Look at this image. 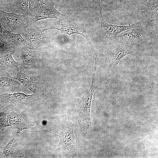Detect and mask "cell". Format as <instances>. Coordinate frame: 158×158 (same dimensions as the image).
<instances>
[{
  "label": "cell",
  "instance_id": "1",
  "mask_svg": "<svg viewBox=\"0 0 158 158\" xmlns=\"http://www.w3.org/2000/svg\"><path fill=\"white\" fill-rule=\"evenodd\" d=\"M32 25L35 28L42 32L49 30L55 29L68 35L69 37L74 34L80 35L85 38L87 43L91 47L94 52L95 51L87 31L84 27L63 23L59 20L47 19L39 20Z\"/></svg>",
  "mask_w": 158,
  "mask_h": 158
},
{
  "label": "cell",
  "instance_id": "2",
  "mask_svg": "<svg viewBox=\"0 0 158 158\" xmlns=\"http://www.w3.org/2000/svg\"><path fill=\"white\" fill-rule=\"evenodd\" d=\"M31 16L12 12L9 13L0 9V22L2 26L8 31L15 33L21 34L32 25L30 20Z\"/></svg>",
  "mask_w": 158,
  "mask_h": 158
},
{
  "label": "cell",
  "instance_id": "3",
  "mask_svg": "<svg viewBox=\"0 0 158 158\" xmlns=\"http://www.w3.org/2000/svg\"><path fill=\"white\" fill-rule=\"evenodd\" d=\"M96 71H94L89 89L82 97L79 103V123L85 132L88 133L91 130L90 110L93 93L96 88L95 84Z\"/></svg>",
  "mask_w": 158,
  "mask_h": 158
},
{
  "label": "cell",
  "instance_id": "4",
  "mask_svg": "<svg viewBox=\"0 0 158 158\" xmlns=\"http://www.w3.org/2000/svg\"><path fill=\"white\" fill-rule=\"evenodd\" d=\"M102 8L98 10L101 23L100 34L103 38L114 41L120 33L128 30L149 25L147 20L127 25H118L109 24L104 20L102 13Z\"/></svg>",
  "mask_w": 158,
  "mask_h": 158
},
{
  "label": "cell",
  "instance_id": "5",
  "mask_svg": "<svg viewBox=\"0 0 158 158\" xmlns=\"http://www.w3.org/2000/svg\"><path fill=\"white\" fill-rule=\"evenodd\" d=\"M59 137V144L55 146L60 150L63 153L71 156H73L75 152V138L73 132V125L69 117L63 129L61 136L54 133Z\"/></svg>",
  "mask_w": 158,
  "mask_h": 158
},
{
  "label": "cell",
  "instance_id": "6",
  "mask_svg": "<svg viewBox=\"0 0 158 158\" xmlns=\"http://www.w3.org/2000/svg\"><path fill=\"white\" fill-rule=\"evenodd\" d=\"M135 52L133 50H130L124 45L117 42H110L107 52L109 61V68L112 74L120 61L125 56Z\"/></svg>",
  "mask_w": 158,
  "mask_h": 158
},
{
  "label": "cell",
  "instance_id": "7",
  "mask_svg": "<svg viewBox=\"0 0 158 158\" xmlns=\"http://www.w3.org/2000/svg\"><path fill=\"white\" fill-rule=\"evenodd\" d=\"M30 18L32 25L39 20L49 18L56 19L60 21L63 20L64 17L54 7V3L49 2L40 4L39 8L32 13Z\"/></svg>",
  "mask_w": 158,
  "mask_h": 158
},
{
  "label": "cell",
  "instance_id": "8",
  "mask_svg": "<svg viewBox=\"0 0 158 158\" xmlns=\"http://www.w3.org/2000/svg\"><path fill=\"white\" fill-rule=\"evenodd\" d=\"M21 34L27 42L28 48L31 49H39L48 41L44 32L35 28L32 25L27 28Z\"/></svg>",
  "mask_w": 158,
  "mask_h": 158
},
{
  "label": "cell",
  "instance_id": "9",
  "mask_svg": "<svg viewBox=\"0 0 158 158\" xmlns=\"http://www.w3.org/2000/svg\"><path fill=\"white\" fill-rule=\"evenodd\" d=\"M3 28L2 33L10 51L14 53L16 50L28 48L27 42L21 34L13 33L8 30L5 27Z\"/></svg>",
  "mask_w": 158,
  "mask_h": 158
},
{
  "label": "cell",
  "instance_id": "10",
  "mask_svg": "<svg viewBox=\"0 0 158 158\" xmlns=\"http://www.w3.org/2000/svg\"><path fill=\"white\" fill-rule=\"evenodd\" d=\"M143 38L141 33L134 35L133 31L122 33L118 35L114 41L120 43L126 46H132L141 43Z\"/></svg>",
  "mask_w": 158,
  "mask_h": 158
},
{
  "label": "cell",
  "instance_id": "11",
  "mask_svg": "<svg viewBox=\"0 0 158 158\" xmlns=\"http://www.w3.org/2000/svg\"><path fill=\"white\" fill-rule=\"evenodd\" d=\"M9 116V123L12 128H17L19 131H22L34 126L27 121L20 114L16 112H11Z\"/></svg>",
  "mask_w": 158,
  "mask_h": 158
},
{
  "label": "cell",
  "instance_id": "12",
  "mask_svg": "<svg viewBox=\"0 0 158 158\" xmlns=\"http://www.w3.org/2000/svg\"><path fill=\"white\" fill-rule=\"evenodd\" d=\"M10 12L31 16L32 15L29 9L28 0H12Z\"/></svg>",
  "mask_w": 158,
  "mask_h": 158
},
{
  "label": "cell",
  "instance_id": "13",
  "mask_svg": "<svg viewBox=\"0 0 158 158\" xmlns=\"http://www.w3.org/2000/svg\"><path fill=\"white\" fill-rule=\"evenodd\" d=\"M32 96V95H28L18 92L11 94L4 93L0 95V98L13 102H22L30 99Z\"/></svg>",
  "mask_w": 158,
  "mask_h": 158
},
{
  "label": "cell",
  "instance_id": "14",
  "mask_svg": "<svg viewBox=\"0 0 158 158\" xmlns=\"http://www.w3.org/2000/svg\"><path fill=\"white\" fill-rule=\"evenodd\" d=\"M25 49L20 50L19 55L25 64L32 65L36 61L38 52L32 50H27Z\"/></svg>",
  "mask_w": 158,
  "mask_h": 158
},
{
  "label": "cell",
  "instance_id": "15",
  "mask_svg": "<svg viewBox=\"0 0 158 158\" xmlns=\"http://www.w3.org/2000/svg\"><path fill=\"white\" fill-rule=\"evenodd\" d=\"M13 52L7 51L1 53L0 54V58L4 62L6 66L13 70H17L18 69V63L13 59Z\"/></svg>",
  "mask_w": 158,
  "mask_h": 158
},
{
  "label": "cell",
  "instance_id": "16",
  "mask_svg": "<svg viewBox=\"0 0 158 158\" xmlns=\"http://www.w3.org/2000/svg\"><path fill=\"white\" fill-rule=\"evenodd\" d=\"M18 78L20 83L33 93L36 92V87L33 83L32 78L25 71H21L18 74Z\"/></svg>",
  "mask_w": 158,
  "mask_h": 158
},
{
  "label": "cell",
  "instance_id": "17",
  "mask_svg": "<svg viewBox=\"0 0 158 158\" xmlns=\"http://www.w3.org/2000/svg\"><path fill=\"white\" fill-rule=\"evenodd\" d=\"M18 84L16 78L9 75L0 78V87H11Z\"/></svg>",
  "mask_w": 158,
  "mask_h": 158
},
{
  "label": "cell",
  "instance_id": "18",
  "mask_svg": "<svg viewBox=\"0 0 158 158\" xmlns=\"http://www.w3.org/2000/svg\"><path fill=\"white\" fill-rule=\"evenodd\" d=\"M145 5L148 7L151 10V15L150 18L147 20L149 24H154L155 23L158 22V5H152L145 4Z\"/></svg>",
  "mask_w": 158,
  "mask_h": 158
},
{
  "label": "cell",
  "instance_id": "19",
  "mask_svg": "<svg viewBox=\"0 0 158 158\" xmlns=\"http://www.w3.org/2000/svg\"><path fill=\"white\" fill-rule=\"evenodd\" d=\"M16 147V144L13 139H11L4 148V153L7 157H13Z\"/></svg>",
  "mask_w": 158,
  "mask_h": 158
},
{
  "label": "cell",
  "instance_id": "20",
  "mask_svg": "<svg viewBox=\"0 0 158 158\" xmlns=\"http://www.w3.org/2000/svg\"><path fill=\"white\" fill-rule=\"evenodd\" d=\"M29 8L32 14L40 7V3L39 0H28Z\"/></svg>",
  "mask_w": 158,
  "mask_h": 158
},
{
  "label": "cell",
  "instance_id": "21",
  "mask_svg": "<svg viewBox=\"0 0 158 158\" xmlns=\"http://www.w3.org/2000/svg\"><path fill=\"white\" fill-rule=\"evenodd\" d=\"M12 0H0V9L6 11L10 12Z\"/></svg>",
  "mask_w": 158,
  "mask_h": 158
},
{
  "label": "cell",
  "instance_id": "22",
  "mask_svg": "<svg viewBox=\"0 0 158 158\" xmlns=\"http://www.w3.org/2000/svg\"><path fill=\"white\" fill-rule=\"evenodd\" d=\"M7 51H10L8 47L2 33L0 32V53H1Z\"/></svg>",
  "mask_w": 158,
  "mask_h": 158
},
{
  "label": "cell",
  "instance_id": "23",
  "mask_svg": "<svg viewBox=\"0 0 158 158\" xmlns=\"http://www.w3.org/2000/svg\"><path fill=\"white\" fill-rule=\"evenodd\" d=\"M101 0H94V4L95 8L98 10L102 8L101 6Z\"/></svg>",
  "mask_w": 158,
  "mask_h": 158
},
{
  "label": "cell",
  "instance_id": "24",
  "mask_svg": "<svg viewBox=\"0 0 158 158\" xmlns=\"http://www.w3.org/2000/svg\"><path fill=\"white\" fill-rule=\"evenodd\" d=\"M3 30V27L0 22V32L2 33Z\"/></svg>",
  "mask_w": 158,
  "mask_h": 158
},
{
  "label": "cell",
  "instance_id": "25",
  "mask_svg": "<svg viewBox=\"0 0 158 158\" xmlns=\"http://www.w3.org/2000/svg\"><path fill=\"white\" fill-rule=\"evenodd\" d=\"M128 0L130 1L133 4L135 5V4L137 0Z\"/></svg>",
  "mask_w": 158,
  "mask_h": 158
}]
</instances>
